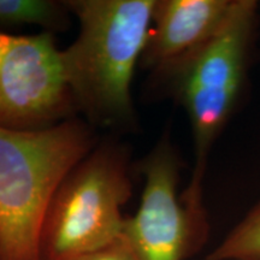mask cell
Instances as JSON below:
<instances>
[{"mask_svg":"<svg viewBox=\"0 0 260 260\" xmlns=\"http://www.w3.org/2000/svg\"><path fill=\"white\" fill-rule=\"evenodd\" d=\"M70 14L67 2L0 0V24L6 27L34 24L56 32L69 27Z\"/></svg>","mask_w":260,"mask_h":260,"instance_id":"obj_8","label":"cell"},{"mask_svg":"<svg viewBox=\"0 0 260 260\" xmlns=\"http://www.w3.org/2000/svg\"><path fill=\"white\" fill-rule=\"evenodd\" d=\"M95 145L93 126L79 117L40 130L0 126V260H40L52 195Z\"/></svg>","mask_w":260,"mask_h":260,"instance_id":"obj_2","label":"cell"},{"mask_svg":"<svg viewBox=\"0 0 260 260\" xmlns=\"http://www.w3.org/2000/svg\"><path fill=\"white\" fill-rule=\"evenodd\" d=\"M259 4L233 0L219 30L203 47L162 77L186 111L194 144V168L182 199L204 205L210 152L239 106L254 44Z\"/></svg>","mask_w":260,"mask_h":260,"instance_id":"obj_3","label":"cell"},{"mask_svg":"<svg viewBox=\"0 0 260 260\" xmlns=\"http://www.w3.org/2000/svg\"><path fill=\"white\" fill-rule=\"evenodd\" d=\"M233 0H155L140 64L162 79L219 30Z\"/></svg>","mask_w":260,"mask_h":260,"instance_id":"obj_7","label":"cell"},{"mask_svg":"<svg viewBox=\"0 0 260 260\" xmlns=\"http://www.w3.org/2000/svg\"><path fill=\"white\" fill-rule=\"evenodd\" d=\"M76 115L54 32L0 31V126L40 130Z\"/></svg>","mask_w":260,"mask_h":260,"instance_id":"obj_5","label":"cell"},{"mask_svg":"<svg viewBox=\"0 0 260 260\" xmlns=\"http://www.w3.org/2000/svg\"><path fill=\"white\" fill-rule=\"evenodd\" d=\"M145 177L139 209L126 217L123 235L139 260H187L209 236L205 207L184 203L178 194L180 159L162 138L140 164Z\"/></svg>","mask_w":260,"mask_h":260,"instance_id":"obj_6","label":"cell"},{"mask_svg":"<svg viewBox=\"0 0 260 260\" xmlns=\"http://www.w3.org/2000/svg\"><path fill=\"white\" fill-rule=\"evenodd\" d=\"M133 194L129 151L115 140L99 142L63 178L42 220L40 260H74L123 235L122 209Z\"/></svg>","mask_w":260,"mask_h":260,"instance_id":"obj_4","label":"cell"},{"mask_svg":"<svg viewBox=\"0 0 260 260\" xmlns=\"http://www.w3.org/2000/svg\"><path fill=\"white\" fill-rule=\"evenodd\" d=\"M205 260H260V200Z\"/></svg>","mask_w":260,"mask_h":260,"instance_id":"obj_9","label":"cell"},{"mask_svg":"<svg viewBox=\"0 0 260 260\" xmlns=\"http://www.w3.org/2000/svg\"><path fill=\"white\" fill-rule=\"evenodd\" d=\"M155 0H69L79 34L61 51L77 113L90 125L132 128V83L152 23Z\"/></svg>","mask_w":260,"mask_h":260,"instance_id":"obj_1","label":"cell"},{"mask_svg":"<svg viewBox=\"0 0 260 260\" xmlns=\"http://www.w3.org/2000/svg\"><path fill=\"white\" fill-rule=\"evenodd\" d=\"M74 260H139L128 240L122 235L111 245Z\"/></svg>","mask_w":260,"mask_h":260,"instance_id":"obj_10","label":"cell"}]
</instances>
